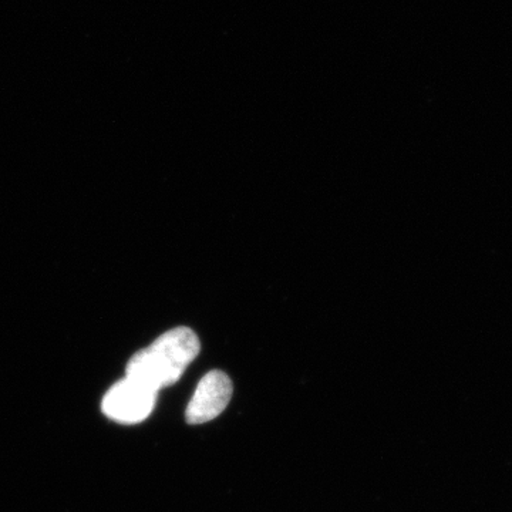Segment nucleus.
Here are the masks:
<instances>
[{
	"mask_svg": "<svg viewBox=\"0 0 512 512\" xmlns=\"http://www.w3.org/2000/svg\"><path fill=\"white\" fill-rule=\"evenodd\" d=\"M200 339L190 328L168 330L153 345L131 357L126 376L160 392L173 386L200 353Z\"/></svg>",
	"mask_w": 512,
	"mask_h": 512,
	"instance_id": "f257e3e1",
	"label": "nucleus"
},
{
	"mask_svg": "<svg viewBox=\"0 0 512 512\" xmlns=\"http://www.w3.org/2000/svg\"><path fill=\"white\" fill-rule=\"evenodd\" d=\"M157 393L146 384L126 376V379L110 387L101 403V410L110 420L117 423H141L153 413Z\"/></svg>",
	"mask_w": 512,
	"mask_h": 512,
	"instance_id": "f03ea898",
	"label": "nucleus"
},
{
	"mask_svg": "<svg viewBox=\"0 0 512 512\" xmlns=\"http://www.w3.org/2000/svg\"><path fill=\"white\" fill-rule=\"evenodd\" d=\"M234 387L221 370H212L202 377L194 396L188 403L185 420L188 424H202L214 420L231 402Z\"/></svg>",
	"mask_w": 512,
	"mask_h": 512,
	"instance_id": "7ed1b4c3",
	"label": "nucleus"
}]
</instances>
